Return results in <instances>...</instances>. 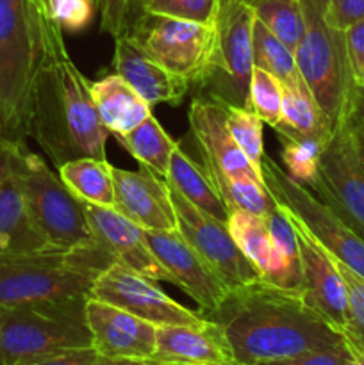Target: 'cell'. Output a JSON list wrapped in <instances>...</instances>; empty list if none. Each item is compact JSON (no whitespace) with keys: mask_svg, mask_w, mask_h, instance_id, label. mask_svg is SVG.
Masks as SVG:
<instances>
[{"mask_svg":"<svg viewBox=\"0 0 364 365\" xmlns=\"http://www.w3.org/2000/svg\"><path fill=\"white\" fill-rule=\"evenodd\" d=\"M166 185L175 216H177L178 232L193 246V250L209 264L211 269L227 285L228 291L263 278L257 267L236 246L227 223L193 205L168 182Z\"/></svg>","mask_w":364,"mask_h":365,"instance_id":"obj_11","label":"cell"},{"mask_svg":"<svg viewBox=\"0 0 364 365\" xmlns=\"http://www.w3.org/2000/svg\"><path fill=\"white\" fill-rule=\"evenodd\" d=\"M253 20L256 14L245 0H221L214 21L213 57L206 78L196 86L198 95L211 96L228 107L248 109Z\"/></svg>","mask_w":364,"mask_h":365,"instance_id":"obj_8","label":"cell"},{"mask_svg":"<svg viewBox=\"0 0 364 365\" xmlns=\"http://www.w3.org/2000/svg\"><path fill=\"white\" fill-rule=\"evenodd\" d=\"M350 130H352V128H350ZM352 134H353V139H355V146H357V153H359L360 166H363V170H364V139L360 138V135H357L353 130H352Z\"/></svg>","mask_w":364,"mask_h":365,"instance_id":"obj_46","label":"cell"},{"mask_svg":"<svg viewBox=\"0 0 364 365\" xmlns=\"http://www.w3.org/2000/svg\"><path fill=\"white\" fill-rule=\"evenodd\" d=\"M100 14V31L118 38L128 29L132 21L134 0H95Z\"/></svg>","mask_w":364,"mask_h":365,"instance_id":"obj_37","label":"cell"},{"mask_svg":"<svg viewBox=\"0 0 364 365\" xmlns=\"http://www.w3.org/2000/svg\"><path fill=\"white\" fill-rule=\"evenodd\" d=\"M353 355V348L348 342L330 346V348L314 349V351L302 353V355L289 356V359L275 360L261 365H341L346 359Z\"/></svg>","mask_w":364,"mask_h":365,"instance_id":"obj_39","label":"cell"},{"mask_svg":"<svg viewBox=\"0 0 364 365\" xmlns=\"http://www.w3.org/2000/svg\"><path fill=\"white\" fill-rule=\"evenodd\" d=\"M309 191L364 237V170L348 120L335 127L328 138L321 153L320 177Z\"/></svg>","mask_w":364,"mask_h":365,"instance_id":"obj_12","label":"cell"},{"mask_svg":"<svg viewBox=\"0 0 364 365\" xmlns=\"http://www.w3.org/2000/svg\"><path fill=\"white\" fill-rule=\"evenodd\" d=\"M227 127L236 145L241 148L253 170L263 177L264 121L253 110L227 106Z\"/></svg>","mask_w":364,"mask_h":365,"instance_id":"obj_33","label":"cell"},{"mask_svg":"<svg viewBox=\"0 0 364 365\" xmlns=\"http://www.w3.org/2000/svg\"><path fill=\"white\" fill-rule=\"evenodd\" d=\"M263 180L271 195L334 259L364 277V237L305 185L293 180L271 157H263Z\"/></svg>","mask_w":364,"mask_h":365,"instance_id":"obj_10","label":"cell"},{"mask_svg":"<svg viewBox=\"0 0 364 365\" xmlns=\"http://www.w3.org/2000/svg\"><path fill=\"white\" fill-rule=\"evenodd\" d=\"M0 138H7V134H6V128H4L2 121H0Z\"/></svg>","mask_w":364,"mask_h":365,"instance_id":"obj_48","label":"cell"},{"mask_svg":"<svg viewBox=\"0 0 364 365\" xmlns=\"http://www.w3.org/2000/svg\"><path fill=\"white\" fill-rule=\"evenodd\" d=\"M111 264L114 259L95 239L70 250L0 255V309L88 299Z\"/></svg>","mask_w":364,"mask_h":365,"instance_id":"obj_3","label":"cell"},{"mask_svg":"<svg viewBox=\"0 0 364 365\" xmlns=\"http://www.w3.org/2000/svg\"><path fill=\"white\" fill-rule=\"evenodd\" d=\"M84 314L91 348L100 356L150 362L156 351V324L95 298H88Z\"/></svg>","mask_w":364,"mask_h":365,"instance_id":"obj_17","label":"cell"},{"mask_svg":"<svg viewBox=\"0 0 364 365\" xmlns=\"http://www.w3.org/2000/svg\"><path fill=\"white\" fill-rule=\"evenodd\" d=\"M84 203L93 239L109 253L114 262L143 274L153 282H168L166 273L157 262L146 234L141 227L118 212L114 207Z\"/></svg>","mask_w":364,"mask_h":365,"instance_id":"obj_18","label":"cell"},{"mask_svg":"<svg viewBox=\"0 0 364 365\" xmlns=\"http://www.w3.org/2000/svg\"><path fill=\"white\" fill-rule=\"evenodd\" d=\"M96 356H98V353L93 348L64 349V351L52 353V355L41 356V359L21 365H89Z\"/></svg>","mask_w":364,"mask_h":365,"instance_id":"obj_42","label":"cell"},{"mask_svg":"<svg viewBox=\"0 0 364 365\" xmlns=\"http://www.w3.org/2000/svg\"><path fill=\"white\" fill-rule=\"evenodd\" d=\"M227 228L236 246L257 267L263 280L280 287L284 267L271 241L266 217L256 216L245 210H231Z\"/></svg>","mask_w":364,"mask_h":365,"instance_id":"obj_24","label":"cell"},{"mask_svg":"<svg viewBox=\"0 0 364 365\" xmlns=\"http://www.w3.org/2000/svg\"><path fill=\"white\" fill-rule=\"evenodd\" d=\"M275 132L280 139H320L327 143L334 130L307 86L303 88L284 86L282 120Z\"/></svg>","mask_w":364,"mask_h":365,"instance_id":"obj_26","label":"cell"},{"mask_svg":"<svg viewBox=\"0 0 364 365\" xmlns=\"http://www.w3.org/2000/svg\"><path fill=\"white\" fill-rule=\"evenodd\" d=\"M348 123H350V128H352L357 135H360V138L364 139V103L360 102L357 96L353 98V106H352V113H350L348 116Z\"/></svg>","mask_w":364,"mask_h":365,"instance_id":"obj_43","label":"cell"},{"mask_svg":"<svg viewBox=\"0 0 364 365\" xmlns=\"http://www.w3.org/2000/svg\"><path fill=\"white\" fill-rule=\"evenodd\" d=\"M91 95L103 127L114 138L131 132L152 114V106L118 73L91 82Z\"/></svg>","mask_w":364,"mask_h":365,"instance_id":"obj_23","label":"cell"},{"mask_svg":"<svg viewBox=\"0 0 364 365\" xmlns=\"http://www.w3.org/2000/svg\"><path fill=\"white\" fill-rule=\"evenodd\" d=\"M166 182L173 185L193 205L202 209L203 212L211 214L216 220L227 223L228 209L221 195L218 192L216 185L211 182L209 175L203 170V166L196 164L184 152L182 145H178L175 152L171 153Z\"/></svg>","mask_w":364,"mask_h":365,"instance_id":"obj_25","label":"cell"},{"mask_svg":"<svg viewBox=\"0 0 364 365\" xmlns=\"http://www.w3.org/2000/svg\"><path fill=\"white\" fill-rule=\"evenodd\" d=\"M13 138H0V255L50 248L36 228L14 164Z\"/></svg>","mask_w":364,"mask_h":365,"instance_id":"obj_20","label":"cell"},{"mask_svg":"<svg viewBox=\"0 0 364 365\" xmlns=\"http://www.w3.org/2000/svg\"><path fill=\"white\" fill-rule=\"evenodd\" d=\"M146 241L168 282L189 296L203 316L214 312L228 289L177 230H145Z\"/></svg>","mask_w":364,"mask_h":365,"instance_id":"obj_15","label":"cell"},{"mask_svg":"<svg viewBox=\"0 0 364 365\" xmlns=\"http://www.w3.org/2000/svg\"><path fill=\"white\" fill-rule=\"evenodd\" d=\"M89 365H150L143 360H128V359H109V356H96Z\"/></svg>","mask_w":364,"mask_h":365,"instance_id":"obj_44","label":"cell"},{"mask_svg":"<svg viewBox=\"0 0 364 365\" xmlns=\"http://www.w3.org/2000/svg\"><path fill=\"white\" fill-rule=\"evenodd\" d=\"M341 365H364V351L353 349V355L350 359H346Z\"/></svg>","mask_w":364,"mask_h":365,"instance_id":"obj_45","label":"cell"},{"mask_svg":"<svg viewBox=\"0 0 364 365\" xmlns=\"http://www.w3.org/2000/svg\"><path fill=\"white\" fill-rule=\"evenodd\" d=\"M220 2L221 0H134L132 18L138 13H148L214 25Z\"/></svg>","mask_w":364,"mask_h":365,"instance_id":"obj_35","label":"cell"},{"mask_svg":"<svg viewBox=\"0 0 364 365\" xmlns=\"http://www.w3.org/2000/svg\"><path fill=\"white\" fill-rule=\"evenodd\" d=\"M214 185L223 198L228 212L245 210V212L256 214V216L268 217L278 207V202L261 178L245 177L238 178V180L221 178V180L214 182Z\"/></svg>","mask_w":364,"mask_h":365,"instance_id":"obj_31","label":"cell"},{"mask_svg":"<svg viewBox=\"0 0 364 365\" xmlns=\"http://www.w3.org/2000/svg\"><path fill=\"white\" fill-rule=\"evenodd\" d=\"M89 298L127 310L156 327H198L209 321L202 312H195L170 298L157 285V282L128 269L120 262L111 264L102 274H98V278L93 282Z\"/></svg>","mask_w":364,"mask_h":365,"instance_id":"obj_13","label":"cell"},{"mask_svg":"<svg viewBox=\"0 0 364 365\" xmlns=\"http://www.w3.org/2000/svg\"><path fill=\"white\" fill-rule=\"evenodd\" d=\"M350 75L355 88H364V20L343 31Z\"/></svg>","mask_w":364,"mask_h":365,"instance_id":"obj_40","label":"cell"},{"mask_svg":"<svg viewBox=\"0 0 364 365\" xmlns=\"http://www.w3.org/2000/svg\"><path fill=\"white\" fill-rule=\"evenodd\" d=\"M38 0H0V121L7 138L25 134L29 95L43 56L45 24Z\"/></svg>","mask_w":364,"mask_h":365,"instance_id":"obj_4","label":"cell"},{"mask_svg":"<svg viewBox=\"0 0 364 365\" xmlns=\"http://www.w3.org/2000/svg\"><path fill=\"white\" fill-rule=\"evenodd\" d=\"M95 11V0H57L56 20L63 31L79 32L91 24Z\"/></svg>","mask_w":364,"mask_h":365,"instance_id":"obj_38","label":"cell"},{"mask_svg":"<svg viewBox=\"0 0 364 365\" xmlns=\"http://www.w3.org/2000/svg\"><path fill=\"white\" fill-rule=\"evenodd\" d=\"M284 106V86L268 71L253 66L248 89V109L253 110L264 125L275 128L282 120Z\"/></svg>","mask_w":364,"mask_h":365,"instance_id":"obj_34","label":"cell"},{"mask_svg":"<svg viewBox=\"0 0 364 365\" xmlns=\"http://www.w3.org/2000/svg\"><path fill=\"white\" fill-rule=\"evenodd\" d=\"M257 20L295 52L305 32L302 0H245Z\"/></svg>","mask_w":364,"mask_h":365,"instance_id":"obj_30","label":"cell"},{"mask_svg":"<svg viewBox=\"0 0 364 365\" xmlns=\"http://www.w3.org/2000/svg\"><path fill=\"white\" fill-rule=\"evenodd\" d=\"M189 130L202 157L203 170L211 182L221 178H261L250 160L232 139L227 127V106L206 95L193 96L188 110Z\"/></svg>","mask_w":364,"mask_h":365,"instance_id":"obj_14","label":"cell"},{"mask_svg":"<svg viewBox=\"0 0 364 365\" xmlns=\"http://www.w3.org/2000/svg\"><path fill=\"white\" fill-rule=\"evenodd\" d=\"M289 216L295 225L300 245L303 296H305L307 303L327 323H330L339 334L345 335L346 323H348V292H346L345 280L339 273L338 264H335L334 257L307 232L298 217L293 216L291 212Z\"/></svg>","mask_w":364,"mask_h":365,"instance_id":"obj_16","label":"cell"},{"mask_svg":"<svg viewBox=\"0 0 364 365\" xmlns=\"http://www.w3.org/2000/svg\"><path fill=\"white\" fill-rule=\"evenodd\" d=\"M253 66L268 71L289 88H303L302 75L296 66L295 52L288 48L277 36L271 34L259 20H253L252 31Z\"/></svg>","mask_w":364,"mask_h":365,"instance_id":"obj_29","label":"cell"},{"mask_svg":"<svg viewBox=\"0 0 364 365\" xmlns=\"http://www.w3.org/2000/svg\"><path fill=\"white\" fill-rule=\"evenodd\" d=\"M114 70L150 106H181L191 84L146 56L127 34L114 38Z\"/></svg>","mask_w":364,"mask_h":365,"instance_id":"obj_21","label":"cell"},{"mask_svg":"<svg viewBox=\"0 0 364 365\" xmlns=\"http://www.w3.org/2000/svg\"><path fill=\"white\" fill-rule=\"evenodd\" d=\"M206 317L220 327L234 365L275 362L346 341L302 291L280 289L263 278L231 289Z\"/></svg>","mask_w":364,"mask_h":365,"instance_id":"obj_1","label":"cell"},{"mask_svg":"<svg viewBox=\"0 0 364 365\" xmlns=\"http://www.w3.org/2000/svg\"><path fill=\"white\" fill-rule=\"evenodd\" d=\"M305 32L295 50L303 82L330 123L332 130L348 120L355 98L343 31L325 16V0H302Z\"/></svg>","mask_w":364,"mask_h":365,"instance_id":"obj_5","label":"cell"},{"mask_svg":"<svg viewBox=\"0 0 364 365\" xmlns=\"http://www.w3.org/2000/svg\"><path fill=\"white\" fill-rule=\"evenodd\" d=\"M113 207L143 230H177L166 180L146 168L139 171L113 166Z\"/></svg>","mask_w":364,"mask_h":365,"instance_id":"obj_19","label":"cell"},{"mask_svg":"<svg viewBox=\"0 0 364 365\" xmlns=\"http://www.w3.org/2000/svg\"><path fill=\"white\" fill-rule=\"evenodd\" d=\"M86 302L0 309V365H21L64 349L91 348Z\"/></svg>","mask_w":364,"mask_h":365,"instance_id":"obj_6","label":"cell"},{"mask_svg":"<svg viewBox=\"0 0 364 365\" xmlns=\"http://www.w3.org/2000/svg\"><path fill=\"white\" fill-rule=\"evenodd\" d=\"M132 11H134V9H132Z\"/></svg>","mask_w":364,"mask_h":365,"instance_id":"obj_49","label":"cell"},{"mask_svg":"<svg viewBox=\"0 0 364 365\" xmlns=\"http://www.w3.org/2000/svg\"><path fill=\"white\" fill-rule=\"evenodd\" d=\"M150 365H234L231 349L213 321L206 324L157 327L156 351Z\"/></svg>","mask_w":364,"mask_h":365,"instance_id":"obj_22","label":"cell"},{"mask_svg":"<svg viewBox=\"0 0 364 365\" xmlns=\"http://www.w3.org/2000/svg\"><path fill=\"white\" fill-rule=\"evenodd\" d=\"M63 32L56 20H46L45 56L32 81L25 114V134L56 168L79 157L107 159L111 135L96 110L91 82L68 53Z\"/></svg>","mask_w":364,"mask_h":365,"instance_id":"obj_2","label":"cell"},{"mask_svg":"<svg viewBox=\"0 0 364 365\" xmlns=\"http://www.w3.org/2000/svg\"><path fill=\"white\" fill-rule=\"evenodd\" d=\"M334 260L348 292V323L345 339L353 349L364 351V277L346 267L338 259Z\"/></svg>","mask_w":364,"mask_h":365,"instance_id":"obj_36","label":"cell"},{"mask_svg":"<svg viewBox=\"0 0 364 365\" xmlns=\"http://www.w3.org/2000/svg\"><path fill=\"white\" fill-rule=\"evenodd\" d=\"M282 163H284L285 173L296 180L298 184L310 185L320 177V160L321 153L327 143L320 139H289L282 138Z\"/></svg>","mask_w":364,"mask_h":365,"instance_id":"obj_32","label":"cell"},{"mask_svg":"<svg viewBox=\"0 0 364 365\" xmlns=\"http://www.w3.org/2000/svg\"><path fill=\"white\" fill-rule=\"evenodd\" d=\"M61 180L82 202L113 207V166L107 159L79 157L57 168Z\"/></svg>","mask_w":364,"mask_h":365,"instance_id":"obj_28","label":"cell"},{"mask_svg":"<svg viewBox=\"0 0 364 365\" xmlns=\"http://www.w3.org/2000/svg\"><path fill=\"white\" fill-rule=\"evenodd\" d=\"M118 143L141 164L157 177L166 180L170 168L171 153L181 143L175 141L163 128L153 114L123 135H116Z\"/></svg>","mask_w":364,"mask_h":365,"instance_id":"obj_27","label":"cell"},{"mask_svg":"<svg viewBox=\"0 0 364 365\" xmlns=\"http://www.w3.org/2000/svg\"><path fill=\"white\" fill-rule=\"evenodd\" d=\"M325 16L332 27L345 31L364 20V0H325Z\"/></svg>","mask_w":364,"mask_h":365,"instance_id":"obj_41","label":"cell"},{"mask_svg":"<svg viewBox=\"0 0 364 365\" xmlns=\"http://www.w3.org/2000/svg\"><path fill=\"white\" fill-rule=\"evenodd\" d=\"M125 34L156 63L188 81L191 88L206 78L216 41L214 25L138 13Z\"/></svg>","mask_w":364,"mask_h":365,"instance_id":"obj_9","label":"cell"},{"mask_svg":"<svg viewBox=\"0 0 364 365\" xmlns=\"http://www.w3.org/2000/svg\"><path fill=\"white\" fill-rule=\"evenodd\" d=\"M355 96H357V98L360 100V102L364 103V88H359V89H357V91H355Z\"/></svg>","mask_w":364,"mask_h":365,"instance_id":"obj_47","label":"cell"},{"mask_svg":"<svg viewBox=\"0 0 364 365\" xmlns=\"http://www.w3.org/2000/svg\"><path fill=\"white\" fill-rule=\"evenodd\" d=\"M14 164L29 214L46 245L70 250L91 242L93 234L82 200L21 139L14 141Z\"/></svg>","mask_w":364,"mask_h":365,"instance_id":"obj_7","label":"cell"}]
</instances>
